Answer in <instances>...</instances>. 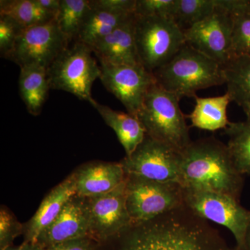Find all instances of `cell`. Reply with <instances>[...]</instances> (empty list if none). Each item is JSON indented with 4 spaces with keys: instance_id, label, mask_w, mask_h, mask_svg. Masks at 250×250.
Instances as JSON below:
<instances>
[{
    "instance_id": "obj_1",
    "label": "cell",
    "mask_w": 250,
    "mask_h": 250,
    "mask_svg": "<svg viewBox=\"0 0 250 250\" xmlns=\"http://www.w3.org/2000/svg\"><path fill=\"white\" fill-rule=\"evenodd\" d=\"M121 236L119 250H231L216 229L184 205L131 225Z\"/></svg>"
},
{
    "instance_id": "obj_2",
    "label": "cell",
    "mask_w": 250,
    "mask_h": 250,
    "mask_svg": "<svg viewBox=\"0 0 250 250\" xmlns=\"http://www.w3.org/2000/svg\"><path fill=\"white\" fill-rule=\"evenodd\" d=\"M244 182L227 145L214 137L192 141L182 152L179 184L183 188L220 192L240 201Z\"/></svg>"
},
{
    "instance_id": "obj_3",
    "label": "cell",
    "mask_w": 250,
    "mask_h": 250,
    "mask_svg": "<svg viewBox=\"0 0 250 250\" xmlns=\"http://www.w3.org/2000/svg\"><path fill=\"white\" fill-rule=\"evenodd\" d=\"M156 83L179 99L225 83L223 67L185 44L165 65L153 72Z\"/></svg>"
},
{
    "instance_id": "obj_4",
    "label": "cell",
    "mask_w": 250,
    "mask_h": 250,
    "mask_svg": "<svg viewBox=\"0 0 250 250\" xmlns=\"http://www.w3.org/2000/svg\"><path fill=\"white\" fill-rule=\"evenodd\" d=\"M179 101L178 97L156 83L148 90L136 117L146 135L182 153L192 141Z\"/></svg>"
},
{
    "instance_id": "obj_5",
    "label": "cell",
    "mask_w": 250,
    "mask_h": 250,
    "mask_svg": "<svg viewBox=\"0 0 250 250\" xmlns=\"http://www.w3.org/2000/svg\"><path fill=\"white\" fill-rule=\"evenodd\" d=\"M134 37L140 63L152 73L170 62L186 44L183 30L172 18L136 15Z\"/></svg>"
},
{
    "instance_id": "obj_6",
    "label": "cell",
    "mask_w": 250,
    "mask_h": 250,
    "mask_svg": "<svg viewBox=\"0 0 250 250\" xmlns=\"http://www.w3.org/2000/svg\"><path fill=\"white\" fill-rule=\"evenodd\" d=\"M92 53L90 47L79 41L64 49L47 68L50 89L64 90L90 103L92 86L102 74Z\"/></svg>"
},
{
    "instance_id": "obj_7",
    "label": "cell",
    "mask_w": 250,
    "mask_h": 250,
    "mask_svg": "<svg viewBox=\"0 0 250 250\" xmlns=\"http://www.w3.org/2000/svg\"><path fill=\"white\" fill-rule=\"evenodd\" d=\"M183 188V187H182ZM184 204L197 216L225 227L233 233L236 248L246 250L250 210L239 200L220 192L183 188Z\"/></svg>"
},
{
    "instance_id": "obj_8",
    "label": "cell",
    "mask_w": 250,
    "mask_h": 250,
    "mask_svg": "<svg viewBox=\"0 0 250 250\" xmlns=\"http://www.w3.org/2000/svg\"><path fill=\"white\" fill-rule=\"evenodd\" d=\"M184 205L180 184L126 176V205L131 225L146 223Z\"/></svg>"
},
{
    "instance_id": "obj_9",
    "label": "cell",
    "mask_w": 250,
    "mask_h": 250,
    "mask_svg": "<svg viewBox=\"0 0 250 250\" xmlns=\"http://www.w3.org/2000/svg\"><path fill=\"white\" fill-rule=\"evenodd\" d=\"M182 162V152L146 135L132 154L121 164L126 176L179 184Z\"/></svg>"
},
{
    "instance_id": "obj_10",
    "label": "cell",
    "mask_w": 250,
    "mask_h": 250,
    "mask_svg": "<svg viewBox=\"0 0 250 250\" xmlns=\"http://www.w3.org/2000/svg\"><path fill=\"white\" fill-rule=\"evenodd\" d=\"M69 45L54 19L23 29L6 59L21 68L30 65L47 68Z\"/></svg>"
},
{
    "instance_id": "obj_11",
    "label": "cell",
    "mask_w": 250,
    "mask_h": 250,
    "mask_svg": "<svg viewBox=\"0 0 250 250\" xmlns=\"http://www.w3.org/2000/svg\"><path fill=\"white\" fill-rule=\"evenodd\" d=\"M233 18L220 4L208 18L184 30L186 43L223 66L231 58Z\"/></svg>"
},
{
    "instance_id": "obj_12",
    "label": "cell",
    "mask_w": 250,
    "mask_h": 250,
    "mask_svg": "<svg viewBox=\"0 0 250 250\" xmlns=\"http://www.w3.org/2000/svg\"><path fill=\"white\" fill-rule=\"evenodd\" d=\"M89 208L88 238L104 241L119 237L131 226L126 205V180L114 190L87 197Z\"/></svg>"
},
{
    "instance_id": "obj_13",
    "label": "cell",
    "mask_w": 250,
    "mask_h": 250,
    "mask_svg": "<svg viewBox=\"0 0 250 250\" xmlns=\"http://www.w3.org/2000/svg\"><path fill=\"white\" fill-rule=\"evenodd\" d=\"M100 80L124 105L126 111L137 116L148 90L156 83L155 77L143 65H101Z\"/></svg>"
},
{
    "instance_id": "obj_14",
    "label": "cell",
    "mask_w": 250,
    "mask_h": 250,
    "mask_svg": "<svg viewBox=\"0 0 250 250\" xmlns=\"http://www.w3.org/2000/svg\"><path fill=\"white\" fill-rule=\"evenodd\" d=\"M89 208L87 197L72 196L58 216L38 236L35 243L43 247L70 240L88 238Z\"/></svg>"
},
{
    "instance_id": "obj_15",
    "label": "cell",
    "mask_w": 250,
    "mask_h": 250,
    "mask_svg": "<svg viewBox=\"0 0 250 250\" xmlns=\"http://www.w3.org/2000/svg\"><path fill=\"white\" fill-rule=\"evenodd\" d=\"M135 19L134 14L90 47L101 65H141L135 42Z\"/></svg>"
},
{
    "instance_id": "obj_16",
    "label": "cell",
    "mask_w": 250,
    "mask_h": 250,
    "mask_svg": "<svg viewBox=\"0 0 250 250\" xmlns=\"http://www.w3.org/2000/svg\"><path fill=\"white\" fill-rule=\"evenodd\" d=\"M76 194L75 172L49 192L35 215L24 225V241L35 243L39 234L55 220L67 202Z\"/></svg>"
},
{
    "instance_id": "obj_17",
    "label": "cell",
    "mask_w": 250,
    "mask_h": 250,
    "mask_svg": "<svg viewBox=\"0 0 250 250\" xmlns=\"http://www.w3.org/2000/svg\"><path fill=\"white\" fill-rule=\"evenodd\" d=\"M76 174L77 195L90 197L114 190L126 180L121 163H95L82 167Z\"/></svg>"
},
{
    "instance_id": "obj_18",
    "label": "cell",
    "mask_w": 250,
    "mask_h": 250,
    "mask_svg": "<svg viewBox=\"0 0 250 250\" xmlns=\"http://www.w3.org/2000/svg\"><path fill=\"white\" fill-rule=\"evenodd\" d=\"M90 104L98 111L106 125L116 132L124 147L126 156L131 155L146 136V130L137 117L129 113L114 111L97 103L93 99Z\"/></svg>"
},
{
    "instance_id": "obj_19",
    "label": "cell",
    "mask_w": 250,
    "mask_h": 250,
    "mask_svg": "<svg viewBox=\"0 0 250 250\" xmlns=\"http://www.w3.org/2000/svg\"><path fill=\"white\" fill-rule=\"evenodd\" d=\"M222 67L227 93L250 121V56L231 57Z\"/></svg>"
},
{
    "instance_id": "obj_20",
    "label": "cell",
    "mask_w": 250,
    "mask_h": 250,
    "mask_svg": "<svg viewBox=\"0 0 250 250\" xmlns=\"http://www.w3.org/2000/svg\"><path fill=\"white\" fill-rule=\"evenodd\" d=\"M195 106L189 116L191 126L206 131H215L226 129L230 122L228 118V107L231 102L228 93L210 98H200L195 95Z\"/></svg>"
},
{
    "instance_id": "obj_21",
    "label": "cell",
    "mask_w": 250,
    "mask_h": 250,
    "mask_svg": "<svg viewBox=\"0 0 250 250\" xmlns=\"http://www.w3.org/2000/svg\"><path fill=\"white\" fill-rule=\"evenodd\" d=\"M49 89L47 68L39 65L21 67L20 95L31 115L40 114Z\"/></svg>"
},
{
    "instance_id": "obj_22",
    "label": "cell",
    "mask_w": 250,
    "mask_h": 250,
    "mask_svg": "<svg viewBox=\"0 0 250 250\" xmlns=\"http://www.w3.org/2000/svg\"><path fill=\"white\" fill-rule=\"evenodd\" d=\"M134 14H116L95 6L87 15L77 41L91 47L100 39L113 32Z\"/></svg>"
},
{
    "instance_id": "obj_23",
    "label": "cell",
    "mask_w": 250,
    "mask_h": 250,
    "mask_svg": "<svg viewBox=\"0 0 250 250\" xmlns=\"http://www.w3.org/2000/svg\"><path fill=\"white\" fill-rule=\"evenodd\" d=\"M220 4L232 16L231 58L250 56V0H220Z\"/></svg>"
},
{
    "instance_id": "obj_24",
    "label": "cell",
    "mask_w": 250,
    "mask_h": 250,
    "mask_svg": "<svg viewBox=\"0 0 250 250\" xmlns=\"http://www.w3.org/2000/svg\"><path fill=\"white\" fill-rule=\"evenodd\" d=\"M0 16L17 23L22 29L50 22L56 15L42 9L36 0H1Z\"/></svg>"
},
{
    "instance_id": "obj_25",
    "label": "cell",
    "mask_w": 250,
    "mask_h": 250,
    "mask_svg": "<svg viewBox=\"0 0 250 250\" xmlns=\"http://www.w3.org/2000/svg\"><path fill=\"white\" fill-rule=\"evenodd\" d=\"M90 9L91 1L89 0H61L55 21L69 45L78 39Z\"/></svg>"
},
{
    "instance_id": "obj_26",
    "label": "cell",
    "mask_w": 250,
    "mask_h": 250,
    "mask_svg": "<svg viewBox=\"0 0 250 250\" xmlns=\"http://www.w3.org/2000/svg\"><path fill=\"white\" fill-rule=\"evenodd\" d=\"M228 136V148L238 172L250 175V121L231 123L225 129Z\"/></svg>"
},
{
    "instance_id": "obj_27",
    "label": "cell",
    "mask_w": 250,
    "mask_h": 250,
    "mask_svg": "<svg viewBox=\"0 0 250 250\" xmlns=\"http://www.w3.org/2000/svg\"><path fill=\"white\" fill-rule=\"evenodd\" d=\"M218 6V0H177L173 18L182 30L208 18Z\"/></svg>"
},
{
    "instance_id": "obj_28",
    "label": "cell",
    "mask_w": 250,
    "mask_h": 250,
    "mask_svg": "<svg viewBox=\"0 0 250 250\" xmlns=\"http://www.w3.org/2000/svg\"><path fill=\"white\" fill-rule=\"evenodd\" d=\"M177 0H136L134 14L142 17L173 18Z\"/></svg>"
},
{
    "instance_id": "obj_29",
    "label": "cell",
    "mask_w": 250,
    "mask_h": 250,
    "mask_svg": "<svg viewBox=\"0 0 250 250\" xmlns=\"http://www.w3.org/2000/svg\"><path fill=\"white\" fill-rule=\"evenodd\" d=\"M24 231V225L14 215L1 208L0 212V250L11 246L15 238Z\"/></svg>"
},
{
    "instance_id": "obj_30",
    "label": "cell",
    "mask_w": 250,
    "mask_h": 250,
    "mask_svg": "<svg viewBox=\"0 0 250 250\" xmlns=\"http://www.w3.org/2000/svg\"><path fill=\"white\" fill-rule=\"evenodd\" d=\"M23 29L10 18L0 16V53L1 57L6 59Z\"/></svg>"
},
{
    "instance_id": "obj_31",
    "label": "cell",
    "mask_w": 250,
    "mask_h": 250,
    "mask_svg": "<svg viewBox=\"0 0 250 250\" xmlns=\"http://www.w3.org/2000/svg\"><path fill=\"white\" fill-rule=\"evenodd\" d=\"M136 0H93L95 6L116 14H134Z\"/></svg>"
},
{
    "instance_id": "obj_32",
    "label": "cell",
    "mask_w": 250,
    "mask_h": 250,
    "mask_svg": "<svg viewBox=\"0 0 250 250\" xmlns=\"http://www.w3.org/2000/svg\"><path fill=\"white\" fill-rule=\"evenodd\" d=\"M93 241L90 238L70 240L47 247L43 250H93Z\"/></svg>"
},
{
    "instance_id": "obj_33",
    "label": "cell",
    "mask_w": 250,
    "mask_h": 250,
    "mask_svg": "<svg viewBox=\"0 0 250 250\" xmlns=\"http://www.w3.org/2000/svg\"><path fill=\"white\" fill-rule=\"evenodd\" d=\"M36 1L42 9L55 15L60 8L61 0H36Z\"/></svg>"
},
{
    "instance_id": "obj_34",
    "label": "cell",
    "mask_w": 250,
    "mask_h": 250,
    "mask_svg": "<svg viewBox=\"0 0 250 250\" xmlns=\"http://www.w3.org/2000/svg\"><path fill=\"white\" fill-rule=\"evenodd\" d=\"M43 247L32 242L24 241L21 246H10L4 250H43Z\"/></svg>"
},
{
    "instance_id": "obj_35",
    "label": "cell",
    "mask_w": 250,
    "mask_h": 250,
    "mask_svg": "<svg viewBox=\"0 0 250 250\" xmlns=\"http://www.w3.org/2000/svg\"><path fill=\"white\" fill-rule=\"evenodd\" d=\"M246 250H250V222L246 236Z\"/></svg>"
},
{
    "instance_id": "obj_36",
    "label": "cell",
    "mask_w": 250,
    "mask_h": 250,
    "mask_svg": "<svg viewBox=\"0 0 250 250\" xmlns=\"http://www.w3.org/2000/svg\"><path fill=\"white\" fill-rule=\"evenodd\" d=\"M231 250H239L238 249V248H236V247H235V248H231Z\"/></svg>"
}]
</instances>
